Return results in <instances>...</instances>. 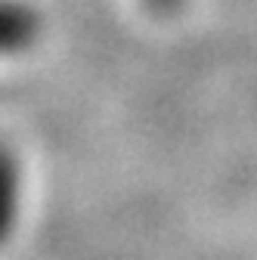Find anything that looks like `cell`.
<instances>
[{
  "instance_id": "6da1fadb",
  "label": "cell",
  "mask_w": 257,
  "mask_h": 260,
  "mask_svg": "<svg viewBox=\"0 0 257 260\" xmlns=\"http://www.w3.org/2000/svg\"><path fill=\"white\" fill-rule=\"evenodd\" d=\"M41 13L25 0H0V59L25 56L41 41Z\"/></svg>"
},
{
  "instance_id": "7a4b0ae2",
  "label": "cell",
  "mask_w": 257,
  "mask_h": 260,
  "mask_svg": "<svg viewBox=\"0 0 257 260\" xmlns=\"http://www.w3.org/2000/svg\"><path fill=\"white\" fill-rule=\"evenodd\" d=\"M22 217V165L10 146L0 143V248L13 236Z\"/></svg>"
},
{
  "instance_id": "3957f363",
  "label": "cell",
  "mask_w": 257,
  "mask_h": 260,
  "mask_svg": "<svg viewBox=\"0 0 257 260\" xmlns=\"http://www.w3.org/2000/svg\"><path fill=\"white\" fill-rule=\"evenodd\" d=\"M149 4H152L155 10H174V7L180 4V0H149Z\"/></svg>"
}]
</instances>
